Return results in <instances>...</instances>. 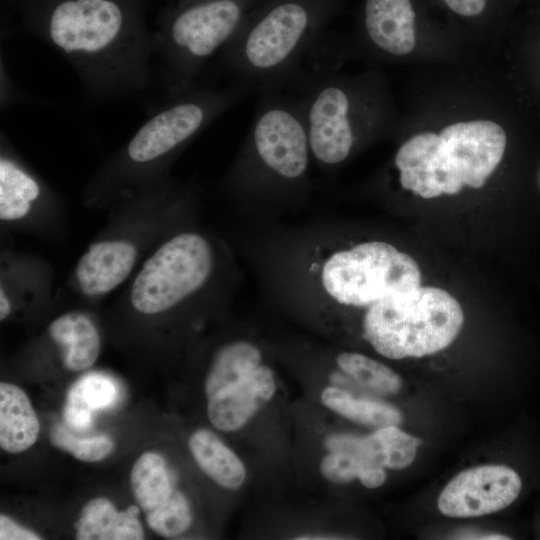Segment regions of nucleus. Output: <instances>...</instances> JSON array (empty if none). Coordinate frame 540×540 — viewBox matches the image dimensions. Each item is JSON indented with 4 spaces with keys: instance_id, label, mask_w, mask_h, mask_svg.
<instances>
[{
    "instance_id": "13",
    "label": "nucleus",
    "mask_w": 540,
    "mask_h": 540,
    "mask_svg": "<svg viewBox=\"0 0 540 540\" xmlns=\"http://www.w3.org/2000/svg\"><path fill=\"white\" fill-rule=\"evenodd\" d=\"M272 371L259 365L241 381L207 398V414L211 424L220 431L242 427L274 395Z\"/></svg>"
},
{
    "instance_id": "23",
    "label": "nucleus",
    "mask_w": 540,
    "mask_h": 540,
    "mask_svg": "<svg viewBox=\"0 0 540 540\" xmlns=\"http://www.w3.org/2000/svg\"><path fill=\"white\" fill-rule=\"evenodd\" d=\"M325 406L334 412L361 424L376 427L398 426L401 412L385 403L355 398L336 387H327L321 394Z\"/></svg>"
},
{
    "instance_id": "27",
    "label": "nucleus",
    "mask_w": 540,
    "mask_h": 540,
    "mask_svg": "<svg viewBox=\"0 0 540 540\" xmlns=\"http://www.w3.org/2000/svg\"><path fill=\"white\" fill-rule=\"evenodd\" d=\"M146 522L151 530L163 537L182 534L192 522L186 497L181 492L173 490L162 504L146 513Z\"/></svg>"
},
{
    "instance_id": "20",
    "label": "nucleus",
    "mask_w": 540,
    "mask_h": 540,
    "mask_svg": "<svg viewBox=\"0 0 540 540\" xmlns=\"http://www.w3.org/2000/svg\"><path fill=\"white\" fill-rule=\"evenodd\" d=\"M42 193L39 181L12 156L0 158V218L13 221L28 214Z\"/></svg>"
},
{
    "instance_id": "11",
    "label": "nucleus",
    "mask_w": 540,
    "mask_h": 540,
    "mask_svg": "<svg viewBox=\"0 0 540 540\" xmlns=\"http://www.w3.org/2000/svg\"><path fill=\"white\" fill-rule=\"evenodd\" d=\"M429 0H362L357 38L370 54L386 59L410 55L422 34L434 30Z\"/></svg>"
},
{
    "instance_id": "15",
    "label": "nucleus",
    "mask_w": 540,
    "mask_h": 540,
    "mask_svg": "<svg viewBox=\"0 0 540 540\" xmlns=\"http://www.w3.org/2000/svg\"><path fill=\"white\" fill-rule=\"evenodd\" d=\"M51 339L60 347L64 366L70 371H82L97 360L101 340L91 318L78 311L57 317L49 325Z\"/></svg>"
},
{
    "instance_id": "19",
    "label": "nucleus",
    "mask_w": 540,
    "mask_h": 540,
    "mask_svg": "<svg viewBox=\"0 0 540 540\" xmlns=\"http://www.w3.org/2000/svg\"><path fill=\"white\" fill-rule=\"evenodd\" d=\"M115 382L106 375L90 373L73 384L67 393L64 418L67 425L78 431L87 429L93 413L110 407L117 399Z\"/></svg>"
},
{
    "instance_id": "14",
    "label": "nucleus",
    "mask_w": 540,
    "mask_h": 540,
    "mask_svg": "<svg viewBox=\"0 0 540 540\" xmlns=\"http://www.w3.org/2000/svg\"><path fill=\"white\" fill-rule=\"evenodd\" d=\"M136 258V246L128 240L108 239L91 244L76 265L79 288L89 296L111 292L128 278Z\"/></svg>"
},
{
    "instance_id": "9",
    "label": "nucleus",
    "mask_w": 540,
    "mask_h": 540,
    "mask_svg": "<svg viewBox=\"0 0 540 540\" xmlns=\"http://www.w3.org/2000/svg\"><path fill=\"white\" fill-rule=\"evenodd\" d=\"M320 282L337 303L368 308L419 287L421 272L408 254L391 244L371 241L329 256L321 267Z\"/></svg>"
},
{
    "instance_id": "7",
    "label": "nucleus",
    "mask_w": 540,
    "mask_h": 540,
    "mask_svg": "<svg viewBox=\"0 0 540 540\" xmlns=\"http://www.w3.org/2000/svg\"><path fill=\"white\" fill-rule=\"evenodd\" d=\"M260 0H196L188 3L154 36L168 96L197 85L206 62L237 34Z\"/></svg>"
},
{
    "instance_id": "21",
    "label": "nucleus",
    "mask_w": 540,
    "mask_h": 540,
    "mask_svg": "<svg viewBox=\"0 0 540 540\" xmlns=\"http://www.w3.org/2000/svg\"><path fill=\"white\" fill-rule=\"evenodd\" d=\"M260 350L247 341L225 345L215 355L205 380V394L209 398L241 381L261 364Z\"/></svg>"
},
{
    "instance_id": "28",
    "label": "nucleus",
    "mask_w": 540,
    "mask_h": 540,
    "mask_svg": "<svg viewBox=\"0 0 540 540\" xmlns=\"http://www.w3.org/2000/svg\"><path fill=\"white\" fill-rule=\"evenodd\" d=\"M50 439L54 446L84 462L100 461L114 449L113 440L106 435L78 438L61 425H55L51 429Z\"/></svg>"
},
{
    "instance_id": "8",
    "label": "nucleus",
    "mask_w": 540,
    "mask_h": 540,
    "mask_svg": "<svg viewBox=\"0 0 540 540\" xmlns=\"http://www.w3.org/2000/svg\"><path fill=\"white\" fill-rule=\"evenodd\" d=\"M250 89L235 82L224 88L200 87L168 96L141 125L119 158L122 176L157 168L188 144Z\"/></svg>"
},
{
    "instance_id": "6",
    "label": "nucleus",
    "mask_w": 540,
    "mask_h": 540,
    "mask_svg": "<svg viewBox=\"0 0 540 540\" xmlns=\"http://www.w3.org/2000/svg\"><path fill=\"white\" fill-rule=\"evenodd\" d=\"M260 92L235 178L258 189L302 184L312 153L300 102L280 88Z\"/></svg>"
},
{
    "instance_id": "16",
    "label": "nucleus",
    "mask_w": 540,
    "mask_h": 540,
    "mask_svg": "<svg viewBox=\"0 0 540 540\" xmlns=\"http://www.w3.org/2000/svg\"><path fill=\"white\" fill-rule=\"evenodd\" d=\"M40 424L26 393L15 384H0V446L12 454L35 444Z\"/></svg>"
},
{
    "instance_id": "32",
    "label": "nucleus",
    "mask_w": 540,
    "mask_h": 540,
    "mask_svg": "<svg viewBox=\"0 0 540 540\" xmlns=\"http://www.w3.org/2000/svg\"><path fill=\"white\" fill-rule=\"evenodd\" d=\"M11 302L3 286L0 288V319L4 320L10 314Z\"/></svg>"
},
{
    "instance_id": "22",
    "label": "nucleus",
    "mask_w": 540,
    "mask_h": 540,
    "mask_svg": "<svg viewBox=\"0 0 540 540\" xmlns=\"http://www.w3.org/2000/svg\"><path fill=\"white\" fill-rule=\"evenodd\" d=\"M130 484L145 514L162 504L173 491L165 460L155 452L138 457L131 469Z\"/></svg>"
},
{
    "instance_id": "25",
    "label": "nucleus",
    "mask_w": 540,
    "mask_h": 540,
    "mask_svg": "<svg viewBox=\"0 0 540 540\" xmlns=\"http://www.w3.org/2000/svg\"><path fill=\"white\" fill-rule=\"evenodd\" d=\"M339 368L365 387L382 394L400 390V377L386 365L365 355L344 352L336 359Z\"/></svg>"
},
{
    "instance_id": "3",
    "label": "nucleus",
    "mask_w": 540,
    "mask_h": 540,
    "mask_svg": "<svg viewBox=\"0 0 540 540\" xmlns=\"http://www.w3.org/2000/svg\"><path fill=\"white\" fill-rule=\"evenodd\" d=\"M287 84L298 92L312 156L323 166L343 163L392 126L388 91L376 71L346 75L323 67L299 71Z\"/></svg>"
},
{
    "instance_id": "31",
    "label": "nucleus",
    "mask_w": 540,
    "mask_h": 540,
    "mask_svg": "<svg viewBox=\"0 0 540 540\" xmlns=\"http://www.w3.org/2000/svg\"><path fill=\"white\" fill-rule=\"evenodd\" d=\"M358 479L367 488H377L385 482L386 473L381 465L360 461Z\"/></svg>"
},
{
    "instance_id": "10",
    "label": "nucleus",
    "mask_w": 540,
    "mask_h": 540,
    "mask_svg": "<svg viewBox=\"0 0 540 540\" xmlns=\"http://www.w3.org/2000/svg\"><path fill=\"white\" fill-rule=\"evenodd\" d=\"M209 242L195 232L179 233L163 243L136 275L130 302L142 314L165 312L199 290L213 269Z\"/></svg>"
},
{
    "instance_id": "1",
    "label": "nucleus",
    "mask_w": 540,
    "mask_h": 540,
    "mask_svg": "<svg viewBox=\"0 0 540 540\" xmlns=\"http://www.w3.org/2000/svg\"><path fill=\"white\" fill-rule=\"evenodd\" d=\"M38 35L72 66L92 101L138 97L152 84L154 36L117 0H59Z\"/></svg>"
},
{
    "instance_id": "30",
    "label": "nucleus",
    "mask_w": 540,
    "mask_h": 540,
    "mask_svg": "<svg viewBox=\"0 0 540 540\" xmlns=\"http://www.w3.org/2000/svg\"><path fill=\"white\" fill-rule=\"evenodd\" d=\"M0 539L1 540H39L41 537L18 525L6 515L0 516Z\"/></svg>"
},
{
    "instance_id": "29",
    "label": "nucleus",
    "mask_w": 540,
    "mask_h": 540,
    "mask_svg": "<svg viewBox=\"0 0 540 540\" xmlns=\"http://www.w3.org/2000/svg\"><path fill=\"white\" fill-rule=\"evenodd\" d=\"M360 461L351 454L330 452L320 465L322 475L337 484H347L358 478Z\"/></svg>"
},
{
    "instance_id": "5",
    "label": "nucleus",
    "mask_w": 540,
    "mask_h": 540,
    "mask_svg": "<svg viewBox=\"0 0 540 540\" xmlns=\"http://www.w3.org/2000/svg\"><path fill=\"white\" fill-rule=\"evenodd\" d=\"M463 323V310L450 293L419 286L368 307L363 334L384 357H423L449 346Z\"/></svg>"
},
{
    "instance_id": "18",
    "label": "nucleus",
    "mask_w": 540,
    "mask_h": 540,
    "mask_svg": "<svg viewBox=\"0 0 540 540\" xmlns=\"http://www.w3.org/2000/svg\"><path fill=\"white\" fill-rule=\"evenodd\" d=\"M188 445L199 467L218 485L237 489L243 484V463L215 434L199 429L191 435Z\"/></svg>"
},
{
    "instance_id": "4",
    "label": "nucleus",
    "mask_w": 540,
    "mask_h": 540,
    "mask_svg": "<svg viewBox=\"0 0 540 540\" xmlns=\"http://www.w3.org/2000/svg\"><path fill=\"white\" fill-rule=\"evenodd\" d=\"M506 146V131L495 119L462 117L412 134L400 144L393 162L404 190L431 199L482 188Z\"/></svg>"
},
{
    "instance_id": "2",
    "label": "nucleus",
    "mask_w": 540,
    "mask_h": 540,
    "mask_svg": "<svg viewBox=\"0 0 540 540\" xmlns=\"http://www.w3.org/2000/svg\"><path fill=\"white\" fill-rule=\"evenodd\" d=\"M346 1L260 0L219 53L221 68L249 89L285 86Z\"/></svg>"
},
{
    "instance_id": "24",
    "label": "nucleus",
    "mask_w": 540,
    "mask_h": 540,
    "mask_svg": "<svg viewBox=\"0 0 540 540\" xmlns=\"http://www.w3.org/2000/svg\"><path fill=\"white\" fill-rule=\"evenodd\" d=\"M443 10L453 23L474 30L496 28L505 21L518 0H429Z\"/></svg>"
},
{
    "instance_id": "17",
    "label": "nucleus",
    "mask_w": 540,
    "mask_h": 540,
    "mask_svg": "<svg viewBox=\"0 0 540 540\" xmlns=\"http://www.w3.org/2000/svg\"><path fill=\"white\" fill-rule=\"evenodd\" d=\"M420 444L419 438L405 433L397 426H387L369 436H356L351 454L360 461L384 468L403 469L414 461Z\"/></svg>"
},
{
    "instance_id": "12",
    "label": "nucleus",
    "mask_w": 540,
    "mask_h": 540,
    "mask_svg": "<svg viewBox=\"0 0 540 540\" xmlns=\"http://www.w3.org/2000/svg\"><path fill=\"white\" fill-rule=\"evenodd\" d=\"M521 480L511 468L485 465L460 472L442 490L438 508L448 517H476L510 505L518 496Z\"/></svg>"
},
{
    "instance_id": "26",
    "label": "nucleus",
    "mask_w": 540,
    "mask_h": 540,
    "mask_svg": "<svg viewBox=\"0 0 540 540\" xmlns=\"http://www.w3.org/2000/svg\"><path fill=\"white\" fill-rule=\"evenodd\" d=\"M121 511L111 501L98 497L83 507L76 524L78 540H115Z\"/></svg>"
}]
</instances>
